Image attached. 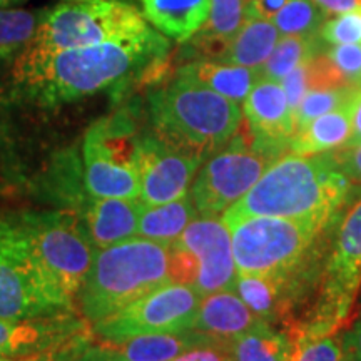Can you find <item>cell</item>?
<instances>
[{
  "label": "cell",
  "instance_id": "cell-1",
  "mask_svg": "<svg viewBox=\"0 0 361 361\" xmlns=\"http://www.w3.org/2000/svg\"><path fill=\"white\" fill-rule=\"evenodd\" d=\"M169 40L149 27L130 37L51 54L25 49L11 66L7 99L56 111L107 94L121 101L142 84L159 82L169 62Z\"/></svg>",
  "mask_w": 361,
  "mask_h": 361
},
{
  "label": "cell",
  "instance_id": "cell-2",
  "mask_svg": "<svg viewBox=\"0 0 361 361\" xmlns=\"http://www.w3.org/2000/svg\"><path fill=\"white\" fill-rule=\"evenodd\" d=\"M351 180L336 169L329 152L284 154L258 183L221 216L224 223L246 216H276L331 223L338 218Z\"/></svg>",
  "mask_w": 361,
  "mask_h": 361
},
{
  "label": "cell",
  "instance_id": "cell-3",
  "mask_svg": "<svg viewBox=\"0 0 361 361\" xmlns=\"http://www.w3.org/2000/svg\"><path fill=\"white\" fill-rule=\"evenodd\" d=\"M147 123L162 141L206 161L233 141L243 111L239 102L174 75L149 89Z\"/></svg>",
  "mask_w": 361,
  "mask_h": 361
},
{
  "label": "cell",
  "instance_id": "cell-4",
  "mask_svg": "<svg viewBox=\"0 0 361 361\" xmlns=\"http://www.w3.org/2000/svg\"><path fill=\"white\" fill-rule=\"evenodd\" d=\"M171 279V246L133 236L96 251L78 298L79 314L96 324Z\"/></svg>",
  "mask_w": 361,
  "mask_h": 361
},
{
  "label": "cell",
  "instance_id": "cell-5",
  "mask_svg": "<svg viewBox=\"0 0 361 361\" xmlns=\"http://www.w3.org/2000/svg\"><path fill=\"white\" fill-rule=\"evenodd\" d=\"M361 288V200L338 223L324 255L318 296L308 311L286 329L291 340L335 335L350 319Z\"/></svg>",
  "mask_w": 361,
  "mask_h": 361
},
{
  "label": "cell",
  "instance_id": "cell-6",
  "mask_svg": "<svg viewBox=\"0 0 361 361\" xmlns=\"http://www.w3.org/2000/svg\"><path fill=\"white\" fill-rule=\"evenodd\" d=\"M335 221L323 223L276 216H246L229 221L226 226L231 231L236 273L266 276L291 271L322 245Z\"/></svg>",
  "mask_w": 361,
  "mask_h": 361
},
{
  "label": "cell",
  "instance_id": "cell-7",
  "mask_svg": "<svg viewBox=\"0 0 361 361\" xmlns=\"http://www.w3.org/2000/svg\"><path fill=\"white\" fill-rule=\"evenodd\" d=\"M141 130L130 109H119L94 121L84 134V184L94 197L137 200Z\"/></svg>",
  "mask_w": 361,
  "mask_h": 361
},
{
  "label": "cell",
  "instance_id": "cell-8",
  "mask_svg": "<svg viewBox=\"0 0 361 361\" xmlns=\"http://www.w3.org/2000/svg\"><path fill=\"white\" fill-rule=\"evenodd\" d=\"M17 214L52 286L67 308L75 310L97 251L82 218L67 209L25 211Z\"/></svg>",
  "mask_w": 361,
  "mask_h": 361
},
{
  "label": "cell",
  "instance_id": "cell-9",
  "mask_svg": "<svg viewBox=\"0 0 361 361\" xmlns=\"http://www.w3.org/2000/svg\"><path fill=\"white\" fill-rule=\"evenodd\" d=\"M142 12L121 0H67L47 8L37 34L25 49L51 54L89 47L147 30Z\"/></svg>",
  "mask_w": 361,
  "mask_h": 361
},
{
  "label": "cell",
  "instance_id": "cell-10",
  "mask_svg": "<svg viewBox=\"0 0 361 361\" xmlns=\"http://www.w3.org/2000/svg\"><path fill=\"white\" fill-rule=\"evenodd\" d=\"M64 310L71 308L40 266L19 214L0 213V318L27 319Z\"/></svg>",
  "mask_w": 361,
  "mask_h": 361
},
{
  "label": "cell",
  "instance_id": "cell-11",
  "mask_svg": "<svg viewBox=\"0 0 361 361\" xmlns=\"http://www.w3.org/2000/svg\"><path fill=\"white\" fill-rule=\"evenodd\" d=\"M284 156L236 134L228 146L202 162L191 184V200L201 216H223Z\"/></svg>",
  "mask_w": 361,
  "mask_h": 361
},
{
  "label": "cell",
  "instance_id": "cell-12",
  "mask_svg": "<svg viewBox=\"0 0 361 361\" xmlns=\"http://www.w3.org/2000/svg\"><path fill=\"white\" fill-rule=\"evenodd\" d=\"M201 298L191 284L169 281L90 326L102 336L189 331L196 322Z\"/></svg>",
  "mask_w": 361,
  "mask_h": 361
},
{
  "label": "cell",
  "instance_id": "cell-13",
  "mask_svg": "<svg viewBox=\"0 0 361 361\" xmlns=\"http://www.w3.org/2000/svg\"><path fill=\"white\" fill-rule=\"evenodd\" d=\"M211 336L189 329L135 336H102L89 326L49 351L52 361H169Z\"/></svg>",
  "mask_w": 361,
  "mask_h": 361
},
{
  "label": "cell",
  "instance_id": "cell-14",
  "mask_svg": "<svg viewBox=\"0 0 361 361\" xmlns=\"http://www.w3.org/2000/svg\"><path fill=\"white\" fill-rule=\"evenodd\" d=\"M202 162L201 156L171 146L152 130H141L139 200L146 206H159L186 196Z\"/></svg>",
  "mask_w": 361,
  "mask_h": 361
},
{
  "label": "cell",
  "instance_id": "cell-15",
  "mask_svg": "<svg viewBox=\"0 0 361 361\" xmlns=\"http://www.w3.org/2000/svg\"><path fill=\"white\" fill-rule=\"evenodd\" d=\"M171 246L191 252L197 261V276L192 286L201 296L233 290L238 273L231 231L221 216H201L192 219Z\"/></svg>",
  "mask_w": 361,
  "mask_h": 361
},
{
  "label": "cell",
  "instance_id": "cell-16",
  "mask_svg": "<svg viewBox=\"0 0 361 361\" xmlns=\"http://www.w3.org/2000/svg\"><path fill=\"white\" fill-rule=\"evenodd\" d=\"M89 326L82 316L72 310L27 319L0 318V356L56 350Z\"/></svg>",
  "mask_w": 361,
  "mask_h": 361
},
{
  "label": "cell",
  "instance_id": "cell-17",
  "mask_svg": "<svg viewBox=\"0 0 361 361\" xmlns=\"http://www.w3.org/2000/svg\"><path fill=\"white\" fill-rule=\"evenodd\" d=\"M243 116L252 142L279 152L290 151L295 121L281 84L261 78L243 101Z\"/></svg>",
  "mask_w": 361,
  "mask_h": 361
},
{
  "label": "cell",
  "instance_id": "cell-18",
  "mask_svg": "<svg viewBox=\"0 0 361 361\" xmlns=\"http://www.w3.org/2000/svg\"><path fill=\"white\" fill-rule=\"evenodd\" d=\"M146 204L141 200L90 196L82 221L92 245L101 250L137 234L139 219Z\"/></svg>",
  "mask_w": 361,
  "mask_h": 361
},
{
  "label": "cell",
  "instance_id": "cell-19",
  "mask_svg": "<svg viewBox=\"0 0 361 361\" xmlns=\"http://www.w3.org/2000/svg\"><path fill=\"white\" fill-rule=\"evenodd\" d=\"M263 322L236 291L221 290L201 298L192 329L216 340L233 341Z\"/></svg>",
  "mask_w": 361,
  "mask_h": 361
},
{
  "label": "cell",
  "instance_id": "cell-20",
  "mask_svg": "<svg viewBox=\"0 0 361 361\" xmlns=\"http://www.w3.org/2000/svg\"><path fill=\"white\" fill-rule=\"evenodd\" d=\"M246 0H211V11L207 22L191 39L186 40L188 47L183 57L192 61L209 59L214 61L226 44L231 40L245 22Z\"/></svg>",
  "mask_w": 361,
  "mask_h": 361
},
{
  "label": "cell",
  "instance_id": "cell-21",
  "mask_svg": "<svg viewBox=\"0 0 361 361\" xmlns=\"http://www.w3.org/2000/svg\"><path fill=\"white\" fill-rule=\"evenodd\" d=\"M174 75L214 90L234 102H243L252 85L261 79V71L259 67L252 69V67L202 59L180 66Z\"/></svg>",
  "mask_w": 361,
  "mask_h": 361
},
{
  "label": "cell",
  "instance_id": "cell-22",
  "mask_svg": "<svg viewBox=\"0 0 361 361\" xmlns=\"http://www.w3.org/2000/svg\"><path fill=\"white\" fill-rule=\"evenodd\" d=\"M142 16L166 37L186 42L207 22L211 0H139Z\"/></svg>",
  "mask_w": 361,
  "mask_h": 361
},
{
  "label": "cell",
  "instance_id": "cell-23",
  "mask_svg": "<svg viewBox=\"0 0 361 361\" xmlns=\"http://www.w3.org/2000/svg\"><path fill=\"white\" fill-rule=\"evenodd\" d=\"M351 102L340 109L316 117L303 129L296 130L288 147L291 154H323V152H331L346 146L353 130Z\"/></svg>",
  "mask_w": 361,
  "mask_h": 361
},
{
  "label": "cell",
  "instance_id": "cell-24",
  "mask_svg": "<svg viewBox=\"0 0 361 361\" xmlns=\"http://www.w3.org/2000/svg\"><path fill=\"white\" fill-rule=\"evenodd\" d=\"M279 30L268 19L245 17L241 29L214 61L243 67H261L276 47Z\"/></svg>",
  "mask_w": 361,
  "mask_h": 361
},
{
  "label": "cell",
  "instance_id": "cell-25",
  "mask_svg": "<svg viewBox=\"0 0 361 361\" xmlns=\"http://www.w3.org/2000/svg\"><path fill=\"white\" fill-rule=\"evenodd\" d=\"M196 216L191 194L166 204L146 206L139 219L137 236L171 246Z\"/></svg>",
  "mask_w": 361,
  "mask_h": 361
},
{
  "label": "cell",
  "instance_id": "cell-26",
  "mask_svg": "<svg viewBox=\"0 0 361 361\" xmlns=\"http://www.w3.org/2000/svg\"><path fill=\"white\" fill-rule=\"evenodd\" d=\"M291 351L286 329L263 322L231 341L229 356L231 361H288Z\"/></svg>",
  "mask_w": 361,
  "mask_h": 361
},
{
  "label": "cell",
  "instance_id": "cell-27",
  "mask_svg": "<svg viewBox=\"0 0 361 361\" xmlns=\"http://www.w3.org/2000/svg\"><path fill=\"white\" fill-rule=\"evenodd\" d=\"M326 49L328 44L323 40L322 34L284 35L281 40H278L276 47L264 64L259 67L261 78L281 82L284 75L290 74L295 67L326 52Z\"/></svg>",
  "mask_w": 361,
  "mask_h": 361
},
{
  "label": "cell",
  "instance_id": "cell-28",
  "mask_svg": "<svg viewBox=\"0 0 361 361\" xmlns=\"http://www.w3.org/2000/svg\"><path fill=\"white\" fill-rule=\"evenodd\" d=\"M47 8H0V66L11 64L32 42Z\"/></svg>",
  "mask_w": 361,
  "mask_h": 361
},
{
  "label": "cell",
  "instance_id": "cell-29",
  "mask_svg": "<svg viewBox=\"0 0 361 361\" xmlns=\"http://www.w3.org/2000/svg\"><path fill=\"white\" fill-rule=\"evenodd\" d=\"M326 17L313 0H290L271 22L283 35H316L322 34Z\"/></svg>",
  "mask_w": 361,
  "mask_h": 361
},
{
  "label": "cell",
  "instance_id": "cell-30",
  "mask_svg": "<svg viewBox=\"0 0 361 361\" xmlns=\"http://www.w3.org/2000/svg\"><path fill=\"white\" fill-rule=\"evenodd\" d=\"M355 85H345V87L328 89V90H310L300 102V106L293 111V121H295V133L303 129L306 124L316 117L328 114V112L340 109L353 101L356 94Z\"/></svg>",
  "mask_w": 361,
  "mask_h": 361
},
{
  "label": "cell",
  "instance_id": "cell-31",
  "mask_svg": "<svg viewBox=\"0 0 361 361\" xmlns=\"http://www.w3.org/2000/svg\"><path fill=\"white\" fill-rule=\"evenodd\" d=\"M343 335L335 333L313 340H293V351L288 361H343Z\"/></svg>",
  "mask_w": 361,
  "mask_h": 361
},
{
  "label": "cell",
  "instance_id": "cell-32",
  "mask_svg": "<svg viewBox=\"0 0 361 361\" xmlns=\"http://www.w3.org/2000/svg\"><path fill=\"white\" fill-rule=\"evenodd\" d=\"M322 37L328 45L360 44L361 45V7L324 22Z\"/></svg>",
  "mask_w": 361,
  "mask_h": 361
},
{
  "label": "cell",
  "instance_id": "cell-33",
  "mask_svg": "<svg viewBox=\"0 0 361 361\" xmlns=\"http://www.w3.org/2000/svg\"><path fill=\"white\" fill-rule=\"evenodd\" d=\"M329 61L341 72L346 82L361 87V45L360 44H336L328 45L326 52Z\"/></svg>",
  "mask_w": 361,
  "mask_h": 361
},
{
  "label": "cell",
  "instance_id": "cell-34",
  "mask_svg": "<svg viewBox=\"0 0 361 361\" xmlns=\"http://www.w3.org/2000/svg\"><path fill=\"white\" fill-rule=\"evenodd\" d=\"M229 350H231V341L211 338L206 343L192 346L169 361H231Z\"/></svg>",
  "mask_w": 361,
  "mask_h": 361
},
{
  "label": "cell",
  "instance_id": "cell-35",
  "mask_svg": "<svg viewBox=\"0 0 361 361\" xmlns=\"http://www.w3.org/2000/svg\"><path fill=\"white\" fill-rule=\"evenodd\" d=\"M284 92H286L288 102H290L291 111H295L303 97L310 92V78H308V61L295 67L290 74H286L281 79Z\"/></svg>",
  "mask_w": 361,
  "mask_h": 361
},
{
  "label": "cell",
  "instance_id": "cell-36",
  "mask_svg": "<svg viewBox=\"0 0 361 361\" xmlns=\"http://www.w3.org/2000/svg\"><path fill=\"white\" fill-rule=\"evenodd\" d=\"M329 154H331L336 169L346 179H350L351 183L361 184V142L355 144V146L340 147Z\"/></svg>",
  "mask_w": 361,
  "mask_h": 361
},
{
  "label": "cell",
  "instance_id": "cell-37",
  "mask_svg": "<svg viewBox=\"0 0 361 361\" xmlns=\"http://www.w3.org/2000/svg\"><path fill=\"white\" fill-rule=\"evenodd\" d=\"M290 0H247L245 17H258V19H273Z\"/></svg>",
  "mask_w": 361,
  "mask_h": 361
},
{
  "label": "cell",
  "instance_id": "cell-38",
  "mask_svg": "<svg viewBox=\"0 0 361 361\" xmlns=\"http://www.w3.org/2000/svg\"><path fill=\"white\" fill-rule=\"evenodd\" d=\"M345 355L353 361H361V314L348 331L343 335Z\"/></svg>",
  "mask_w": 361,
  "mask_h": 361
},
{
  "label": "cell",
  "instance_id": "cell-39",
  "mask_svg": "<svg viewBox=\"0 0 361 361\" xmlns=\"http://www.w3.org/2000/svg\"><path fill=\"white\" fill-rule=\"evenodd\" d=\"M351 119H353V130H351V137L346 146H355L361 142V87L356 89L353 102H351Z\"/></svg>",
  "mask_w": 361,
  "mask_h": 361
},
{
  "label": "cell",
  "instance_id": "cell-40",
  "mask_svg": "<svg viewBox=\"0 0 361 361\" xmlns=\"http://www.w3.org/2000/svg\"><path fill=\"white\" fill-rule=\"evenodd\" d=\"M322 11L328 13H345L353 11L356 7H361V0H313Z\"/></svg>",
  "mask_w": 361,
  "mask_h": 361
},
{
  "label": "cell",
  "instance_id": "cell-41",
  "mask_svg": "<svg viewBox=\"0 0 361 361\" xmlns=\"http://www.w3.org/2000/svg\"><path fill=\"white\" fill-rule=\"evenodd\" d=\"M0 361H52L49 351L32 355H19V356H0Z\"/></svg>",
  "mask_w": 361,
  "mask_h": 361
},
{
  "label": "cell",
  "instance_id": "cell-42",
  "mask_svg": "<svg viewBox=\"0 0 361 361\" xmlns=\"http://www.w3.org/2000/svg\"><path fill=\"white\" fill-rule=\"evenodd\" d=\"M27 0H0V8H13L25 4Z\"/></svg>",
  "mask_w": 361,
  "mask_h": 361
},
{
  "label": "cell",
  "instance_id": "cell-43",
  "mask_svg": "<svg viewBox=\"0 0 361 361\" xmlns=\"http://www.w3.org/2000/svg\"><path fill=\"white\" fill-rule=\"evenodd\" d=\"M343 361H353V360H351V358H348V356H346V355H345V358H343Z\"/></svg>",
  "mask_w": 361,
  "mask_h": 361
},
{
  "label": "cell",
  "instance_id": "cell-44",
  "mask_svg": "<svg viewBox=\"0 0 361 361\" xmlns=\"http://www.w3.org/2000/svg\"><path fill=\"white\" fill-rule=\"evenodd\" d=\"M246 2H247V0H246Z\"/></svg>",
  "mask_w": 361,
  "mask_h": 361
}]
</instances>
